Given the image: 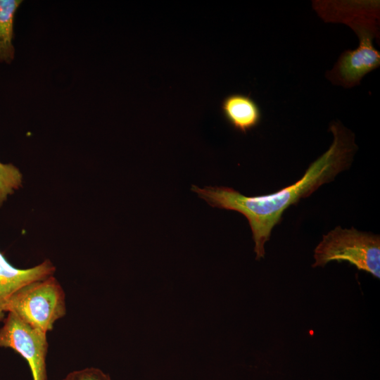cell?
Instances as JSON below:
<instances>
[{
    "mask_svg": "<svg viewBox=\"0 0 380 380\" xmlns=\"http://www.w3.org/2000/svg\"><path fill=\"white\" fill-rule=\"evenodd\" d=\"M314 252L313 267H324L331 261H347L380 278L379 235L338 226L323 236Z\"/></svg>",
    "mask_w": 380,
    "mask_h": 380,
    "instance_id": "cell-2",
    "label": "cell"
},
{
    "mask_svg": "<svg viewBox=\"0 0 380 380\" xmlns=\"http://www.w3.org/2000/svg\"><path fill=\"white\" fill-rule=\"evenodd\" d=\"M20 0H0V62L10 63L14 59L13 27Z\"/></svg>",
    "mask_w": 380,
    "mask_h": 380,
    "instance_id": "cell-8",
    "label": "cell"
},
{
    "mask_svg": "<svg viewBox=\"0 0 380 380\" xmlns=\"http://www.w3.org/2000/svg\"><path fill=\"white\" fill-rule=\"evenodd\" d=\"M346 25L357 36L359 45L355 49L343 51L325 75L332 84L349 89L359 85L364 76L380 65V52L373 44L379 38V17L360 15Z\"/></svg>",
    "mask_w": 380,
    "mask_h": 380,
    "instance_id": "cell-4",
    "label": "cell"
},
{
    "mask_svg": "<svg viewBox=\"0 0 380 380\" xmlns=\"http://www.w3.org/2000/svg\"><path fill=\"white\" fill-rule=\"evenodd\" d=\"M226 121L235 130L246 134L260 122L262 113L258 103L248 95L232 94L221 103Z\"/></svg>",
    "mask_w": 380,
    "mask_h": 380,
    "instance_id": "cell-7",
    "label": "cell"
},
{
    "mask_svg": "<svg viewBox=\"0 0 380 380\" xmlns=\"http://www.w3.org/2000/svg\"><path fill=\"white\" fill-rule=\"evenodd\" d=\"M22 182L23 175L17 167L0 162V207L8 196L21 187Z\"/></svg>",
    "mask_w": 380,
    "mask_h": 380,
    "instance_id": "cell-9",
    "label": "cell"
},
{
    "mask_svg": "<svg viewBox=\"0 0 380 380\" xmlns=\"http://www.w3.org/2000/svg\"><path fill=\"white\" fill-rule=\"evenodd\" d=\"M56 267L49 259L27 269L13 266L0 251V322L6 314L5 308L11 296L31 282L53 275Z\"/></svg>",
    "mask_w": 380,
    "mask_h": 380,
    "instance_id": "cell-6",
    "label": "cell"
},
{
    "mask_svg": "<svg viewBox=\"0 0 380 380\" xmlns=\"http://www.w3.org/2000/svg\"><path fill=\"white\" fill-rule=\"evenodd\" d=\"M62 380H111L110 376L96 367H87L68 374Z\"/></svg>",
    "mask_w": 380,
    "mask_h": 380,
    "instance_id": "cell-10",
    "label": "cell"
},
{
    "mask_svg": "<svg viewBox=\"0 0 380 380\" xmlns=\"http://www.w3.org/2000/svg\"><path fill=\"white\" fill-rule=\"evenodd\" d=\"M5 311L47 334L66 314L65 294L52 275L26 284L15 292L8 300Z\"/></svg>",
    "mask_w": 380,
    "mask_h": 380,
    "instance_id": "cell-3",
    "label": "cell"
},
{
    "mask_svg": "<svg viewBox=\"0 0 380 380\" xmlns=\"http://www.w3.org/2000/svg\"><path fill=\"white\" fill-rule=\"evenodd\" d=\"M329 131L334 141L329 149L312 162L296 182L274 193L247 196L227 186H191V190L210 206L236 211L248 221L256 260L265 257V244L284 211L301 198L310 196L320 186L330 182L352 163L357 146L354 134L340 121H332Z\"/></svg>",
    "mask_w": 380,
    "mask_h": 380,
    "instance_id": "cell-1",
    "label": "cell"
},
{
    "mask_svg": "<svg viewBox=\"0 0 380 380\" xmlns=\"http://www.w3.org/2000/svg\"><path fill=\"white\" fill-rule=\"evenodd\" d=\"M0 328V347L11 348L28 363L33 380H47L46 333L35 329L11 312Z\"/></svg>",
    "mask_w": 380,
    "mask_h": 380,
    "instance_id": "cell-5",
    "label": "cell"
}]
</instances>
